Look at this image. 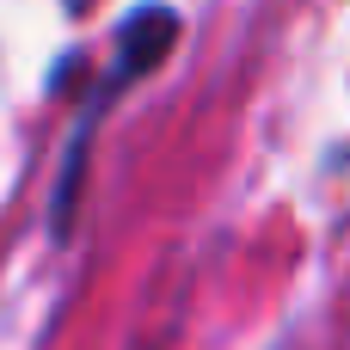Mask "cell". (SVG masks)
<instances>
[{"label":"cell","instance_id":"2","mask_svg":"<svg viewBox=\"0 0 350 350\" xmlns=\"http://www.w3.org/2000/svg\"><path fill=\"white\" fill-rule=\"evenodd\" d=\"M68 12H74V18H86V12H92V0H68Z\"/></svg>","mask_w":350,"mask_h":350},{"label":"cell","instance_id":"1","mask_svg":"<svg viewBox=\"0 0 350 350\" xmlns=\"http://www.w3.org/2000/svg\"><path fill=\"white\" fill-rule=\"evenodd\" d=\"M178 31H185V18L172 6H160V0H142V6H129L117 18V31H111V68L92 80V92H86V105H80V117H74V129L62 142V166H55V191H49V234L55 240L74 234V209H80V191H86V160H92L105 111H117V98L178 49Z\"/></svg>","mask_w":350,"mask_h":350}]
</instances>
